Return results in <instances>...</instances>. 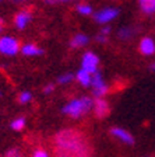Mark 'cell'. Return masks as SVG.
<instances>
[{"label": "cell", "instance_id": "cell-1", "mask_svg": "<svg viewBox=\"0 0 155 157\" xmlns=\"http://www.w3.org/2000/svg\"><path fill=\"white\" fill-rule=\"evenodd\" d=\"M55 157H91L92 146L88 136L77 129H63L53 137Z\"/></svg>", "mask_w": 155, "mask_h": 157}, {"label": "cell", "instance_id": "cell-2", "mask_svg": "<svg viewBox=\"0 0 155 157\" xmlns=\"http://www.w3.org/2000/svg\"><path fill=\"white\" fill-rule=\"evenodd\" d=\"M92 107H94V102H92L91 98L81 97V98H76V100L68 102V104L63 108V112L73 118H80L87 114Z\"/></svg>", "mask_w": 155, "mask_h": 157}, {"label": "cell", "instance_id": "cell-3", "mask_svg": "<svg viewBox=\"0 0 155 157\" xmlns=\"http://www.w3.org/2000/svg\"><path fill=\"white\" fill-rule=\"evenodd\" d=\"M21 46H20L18 39L13 38V36H0V53L3 55H16L18 52Z\"/></svg>", "mask_w": 155, "mask_h": 157}, {"label": "cell", "instance_id": "cell-4", "mask_svg": "<svg viewBox=\"0 0 155 157\" xmlns=\"http://www.w3.org/2000/svg\"><path fill=\"white\" fill-rule=\"evenodd\" d=\"M119 16V10L115 7H106L94 14V20L98 24H108Z\"/></svg>", "mask_w": 155, "mask_h": 157}, {"label": "cell", "instance_id": "cell-5", "mask_svg": "<svg viewBox=\"0 0 155 157\" xmlns=\"http://www.w3.org/2000/svg\"><path fill=\"white\" fill-rule=\"evenodd\" d=\"M98 63H99V58L92 52H87L83 56V69H85L87 72H90L91 75L97 72Z\"/></svg>", "mask_w": 155, "mask_h": 157}, {"label": "cell", "instance_id": "cell-6", "mask_svg": "<svg viewBox=\"0 0 155 157\" xmlns=\"http://www.w3.org/2000/svg\"><path fill=\"white\" fill-rule=\"evenodd\" d=\"M94 111H95V115H97L98 118H105L110 111L108 101H105L103 98L98 97L94 102Z\"/></svg>", "mask_w": 155, "mask_h": 157}, {"label": "cell", "instance_id": "cell-7", "mask_svg": "<svg viewBox=\"0 0 155 157\" xmlns=\"http://www.w3.org/2000/svg\"><path fill=\"white\" fill-rule=\"evenodd\" d=\"M29 21H31V13H29L28 10H23V11L17 13L16 17H14V23H16L17 28H20V29L25 28Z\"/></svg>", "mask_w": 155, "mask_h": 157}, {"label": "cell", "instance_id": "cell-8", "mask_svg": "<svg viewBox=\"0 0 155 157\" xmlns=\"http://www.w3.org/2000/svg\"><path fill=\"white\" fill-rule=\"evenodd\" d=\"M140 52L146 56H149L155 52V42L149 36H146V38L141 39V42H140Z\"/></svg>", "mask_w": 155, "mask_h": 157}, {"label": "cell", "instance_id": "cell-9", "mask_svg": "<svg viewBox=\"0 0 155 157\" xmlns=\"http://www.w3.org/2000/svg\"><path fill=\"white\" fill-rule=\"evenodd\" d=\"M110 133H112L113 136H116L117 139L123 140L124 143H127V144H133V143H134V137H133L127 131H124V129H120V128H113L112 131H110Z\"/></svg>", "mask_w": 155, "mask_h": 157}, {"label": "cell", "instance_id": "cell-10", "mask_svg": "<svg viewBox=\"0 0 155 157\" xmlns=\"http://www.w3.org/2000/svg\"><path fill=\"white\" fill-rule=\"evenodd\" d=\"M21 52L25 56H36V55H42L43 51L39 46L34 45V44H27V45H23Z\"/></svg>", "mask_w": 155, "mask_h": 157}, {"label": "cell", "instance_id": "cell-11", "mask_svg": "<svg viewBox=\"0 0 155 157\" xmlns=\"http://www.w3.org/2000/svg\"><path fill=\"white\" fill-rule=\"evenodd\" d=\"M88 44V36L85 34H77V35L73 36V39L70 41V45L73 48H81Z\"/></svg>", "mask_w": 155, "mask_h": 157}, {"label": "cell", "instance_id": "cell-12", "mask_svg": "<svg viewBox=\"0 0 155 157\" xmlns=\"http://www.w3.org/2000/svg\"><path fill=\"white\" fill-rule=\"evenodd\" d=\"M91 78H92V75H91L90 72H87L85 69H81V70H78V73H77V80H78V82H80L83 86H85V87L91 86Z\"/></svg>", "mask_w": 155, "mask_h": 157}, {"label": "cell", "instance_id": "cell-13", "mask_svg": "<svg viewBox=\"0 0 155 157\" xmlns=\"http://www.w3.org/2000/svg\"><path fill=\"white\" fill-rule=\"evenodd\" d=\"M140 7L146 14L155 13V0H140Z\"/></svg>", "mask_w": 155, "mask_h": 157}, {"label": "cell", "instance_id": "cell-14", "mask_svg": "<svg viewBox=\"0 0 155 157\" xmlns=\"http://www.w3.org/2000/svg\"><path fill=\"white\" fill-rule=\"evenodd\" d=\"M105 84L103 83V80H102V76H101V73L98 72H95V73H92V78H91V86L94 88H98V87H102V86Z\"/></svg>", "mask_w": 155, "mask_h": 157}, {"label": "cell", "instance_id": "cell-15", "mask_svg": "<svg viewBox=\"0 0 155 157\" xmlns=\"http://www.w3.org/2000/svg\"><path fill=\"white\" fill-rule=\"evenodd\" d=\"M77 11H78V14H81V16H90V14H92V7H91L90 4L81 3L77 6Z\"/></svg>", "mask_w": 155, "mask_h": 157}, {"label": "cell", "instance_id": "cell-16", "mask_svg": "<svg viewBox=\"0 0 155 157\" xmlns=\"http://www.w3.org/2000/svg\"><path fill=\"white\" fill-rule=\"evenodd\" d=\"M24 126H25V119L24 118H18V119L11 122V129H14V131H23Z\"/></svg>", "mask_w": 155, "mask_h": 157}, {"label": "cell", "instance_id": "cell-17", "mask_svg": "<svg viewBox=\"0 0 155 157\" xmlns=\"http://www.w3.org/2000/svg\"><path fill=\"white\" fill-rule=\"evenodd\" d=\"M108 90H109V88H108V86L106 84H103L102 87H98V88H94V95L95 97H102V95H105L108 93Z\"/></svg>", "mask_w": 155, "mask_h": 157}, {"label": "cell", "instance_id": "cell-18", "mask_svg": "<svg viewBox=\"0 0 155 157\" xmlns=\"http://www.w3.org/2000/svg\"><path fill=\"white\" fill-rule=\"evenodd\" d=\"M133 34H134V29H131V28H123V29H120L119 31V36L120 38H123V39L130 38Z\"/></svg>", "mask_w": 155, "mask_h": 157}, {"label": "cell", "instance_id": "cell-19", "mask_svg": "<svg viewBox=\"0 0 155 157\" xmlns=\"http://www.w3.org/2000/svg\"><path fill=\"white\" fill-rule=\"evenodd\" d=\"M31 93H28V91H24V93H21L20 94V97H18V101L21 102V104H25V102H28V101H31Z\"/></svg>", "mask_w": 155, "mask_h": 157}, {"label": "cell", "instance_id": "cell-20", "mask_svg": "<svg viewBox=\"0 0 155 157\" xmlns=\"http://www.w3.org/2000/svg\"><path fill=\"white\" fill-rule=\"evenodd\" d=\"M71 80H73V75H71V73H67V75L61 76V77L59 78L60 83H68V82H71Z\"/></svg>", "mask_w": 155, "mask_h": 157}, {"label": "cell", "instance_id": "cell-21", "mask_svg": "<svg viewBox=\"0 0 155 157\" xmlns=\"http://www.w3.org/2000/svg\"><path fill=\"white\" fill-rule=\"evenodd\" d=\"M32 157H48V153H46L45 150H42V149H39V150H36L35 153H34Z\"/></svg>", "mask_w": 155, "mask_h": 157}, {"label": "cell", "instance_id": "cell-22", "mask_svg": "<svg viewBox=\"0 0 155 157\" xmlns=\"http://www.w3.org/2000/svg\"><path fill=\"white\" fill-rule=\"evenodd\" d=\"M6 157H20V153L16 150V149H11L6 153Z\"/></svg>", "mask_w": 155, "mask_h": 157}, {"label": "cell", "instance_id": "cell-23", "mask_svg": "<svg viewBox=\"0 0 155 157\" xmlns=\"http://www.w3.org/2000/svg\"><path fill=\"white\" fill-rule=\"evenodd\" d=\"M106 39H108V35H103L102 33H101L99 35L97 36V41H98V42H106Z\"/></svg>", "mask_w": 155, "mask_h": 157}, {"label": "cell", "instance_id": "cell-24", "mask_svg": "<svg viewBox=\"0 0 155 157\" xmlns=\"http://www.w3.org/2000/svg\"><path fill=\"white\" fill-rule=\"evenodd\" d=\"M101 33H102L103 35H109V34H110V28H109V27H103V28L101 29Z\"/></svg>", "mask_w": 155, "mask_h": 157}, {"label": "cell", "instance_id": "cell-25", "mask_svg": "<svg viewBox=\"0 0 155 157\" xmlns=\"http://www.w3.org/2000/svg\"><path fill=\"white\" fill-rule=\"evenodd\" d=\"M52 90H53V86H52V84H49V86H46V87H45V90H43V91H45L46 94H49V93H50Z\"/></svg>", "mask_w": 155, "mask_h": 157}, {"label": "cell", "instance_id": "cell-26", "mask_svg": "<svg viewBox=\"0 0 155 157\" xmlns=\"http://www.w3.org/2000/svg\"><path fill=\"white\" fill-rule=\"evenodd\" d=\"M3 28H4V23H3V20L0 18V33L3 31Z\"/></svg>", "mask_w": 155, "mask_h": 157}, {"label": "cell", "instance_id": "cell-27", "mask_svg": "<svg viewBox=\"0 0 155 157\" xmlns=\"http://www.w3.org/2000/svg\"><path fill=\"white\" fill-rule=\"evenodd\" d=\"M151 69H152V70H155V63H154V65H151Z\"/></svg>", "mask_w": 155, "mask_h": 157}, {"label": "cell", "instance_id": "cell-28", "mask_svg": "<svg viewBox=\"0 0 155 157\" xmlns=\"http://www.w3.org/2000/svg\"><path fill=\"white\" fill-rule=\"evenodd\" d=\"M60 2H70V0H60Z\"/></svg>", "mask_w": 155, "mask_h": 157}, {"label": "cell", "instance_id": "cell-29", "mask_svg": "<svg viewBox=\"0 0 155 157\" xmlns=\"http://www.w3.org/2000/svg\"><path fill=\"white\" fill-rule=\"evenodd\" d=\"M20 2H25V0H20Z\"/></svg>", "mask_w": 155, "mask_h": 157}, {"label": "cell", "instance_id": "cell-30", "mask_svg": "<svg viewBox=\"0 0 155 157\" xmlns=\"http://www.w3.org/2000/svg\"><path fill=\"white\" fill-rule=\"evenodd\" d=\"M0 2H3V0H0Z\"/></svg>", "mask_w": 155, "mask_h": 157}]
</instances>
